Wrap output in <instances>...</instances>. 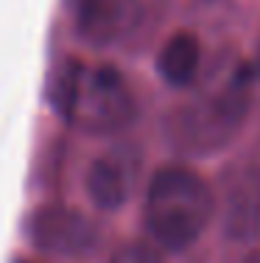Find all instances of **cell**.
Returning <instances> with one entry per match:
<instances>
[{
	"instance_id": "6da1fadb",
	"label": "cell",
	"mask_w": 260,
	"mask_h": 263,
	"mask_svg": "<svg viewBox=\"0 0 260 263\" xmlns=\"http://www.w3.org/2000/svg\"><path fill=\"white\" fill-rule=\"evenodd\" d=\"M48 96L62 121L84 135H117L137 118V98L112 65L65 59L51 76Z\"/></svg>"
},
{
	"instance_id": "7a4b0ae2",
	"label": "cell",
	"mask_w": 260,
	"mask_h": 263,
	"mask_svg": "<svg viewBox=\"0 0 260 263\" xmlns=\"http://www.w3.org/2000/svg\"><path fill=\"white\" fill-rule=\"evenodd\" d=\"M215 213V196L196 171L165 165L151 177L143 218L151 238L168 252H185L202 238Z\"/></svg>"
},
{
	"instance_id": "3957f363",
	"label": "cell",
	"mask_w": 260,
	"mask_h": 263,
	"mask_svg": "<svg viewBox=\"0 0 260 263\" xmlns=\"http://www.w3.org/2000/svg\"><path fill=\"white\" fill-rule=\"evenodd\" d=\"M252 106V70L238 65L213 90H204L193 101L173 109L168 132L179 152L204 157L230 146L249 118Z\"/></svg>"
},
{
	"instance_id": "277c9868",
	"label": "cell",
	"mask_w": 260,
	"mask_h": 263,
	"mask_svg": "<svg viewBox=\"0 0 260 263\" xmlns=\"http://www.w3.org/2000/svg\"><path fill=\"white\" fill-rule=\"evenodd\" d=\"M26 233L39 252L56 258H82L98 247V230L84 213L67 204H42L28 216Z\"/></svg>"
},
{
	"instance_id": "5b68a950",
	"label": "cell",
	"mask_w": 260,
	"mask_h": 263,
	"mask_svg": "<svg viewBox=\"0 0 260 263\" xmlns=\"http://www.w3.org/2000/svg\"><path fill=\"white\" fill-rule=\"evenodd\" d=\"M218 191L227 235L235 241H255L260 235V160H235L221 174Z\"/></svg>"
},
{
	"instance_id": "8992f818",
	"label": "cell",
	"mask_w": 260,
	"mask_h": 263,
	"mask_svg": "<svg viewBox=\"0 0 260 263\" xmlns=\"http://www.w3.org/2000/svg\"><path fill=\"white\" fill-rule=\"evenodd\" d=\"M140 168H143V157H140L137 146L121 143V146L107 148L98 160H92L84 179L92 204L101 210L123 208L137 187Z\"/></svg>"
},
{
	"instance_id": "52a82bcc",
	"label": "cell",
	"mask_w": 260,
	"mask_h": 263,
	"mask_svg": "<svg viewBox=\"0 0 260 263\" xmlns=\"http://www.w3.org/2000/svg\"><path fill=\"white\" fill-rule=\"evenodd\" d=\"M202 65V45L199 36L190 31H176L168 36L163 51L157 56V70L171 87H188L196 79Z\"/></svg>"
},
{
	"instance_id": "ba28073f",
	"label": "cell",
	"mask_w": 260,
	"mask_h": 263,
	"mask_svg": "<svg viewBox=\"0 0 260 263\" xmlns=\"http://www.w3.org/2000/svg\"><path fill=\"white\" fill-rule=\"evenodd\" d=\"M126 23L123 0H76V26L92 45H107L121 34Z\"/></svg>"
},
{
	"instance_id": "9c48e42d",
	"label": "cell",
	"mask_w": 260,
	"mask_h": 263,
	"mask_svg": "<svg viewBox=\"0 0 260 263\" xmlns=\"http://www.w3.org/2000/svg\"><path fill=\"white\" fill-rule=\"evenodd\" d=\"M112 263H163V260L157 258L154 249L143 247V243H126L115 252Z\"/></svg>"
},
{
	"instance_id": "30bf717a",
	"label": "cell",
	"mask_w": 260,
	"mask_h": 263,
	"mask_svg": "<svg viewBox=\"0 0 260 263\" xmlns=\"http://www.w3.org/2000/svg\"><path fill=\"white\" fill-rule=\"evenodd\" d=\"M14 263H31V260H14Z\"/></svg>"
}]
</instances>
